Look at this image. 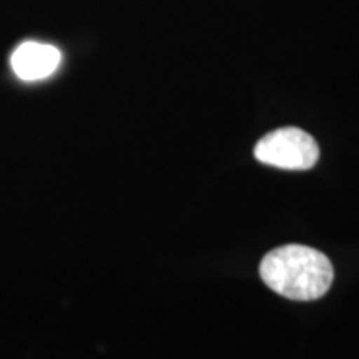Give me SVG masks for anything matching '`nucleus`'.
<instances>
[{
    "label": "nucleus",
    "instance_id": "2",
    "mask_svg": "<svg viewBox=\"0 0 359 359\" xmlns=\"http://www.w3.org/2000/svg\"><path fill=\"white\" fill-rule=\"evenodd\" d=\"M255 156L269 167L309 170L320 158V147L302 128L286 127L264 135L255 147Z\"/></svg>",
    "mask_w": 359,
    "mask_h": 359
},
{
    "label": "nucleus",
    "instance_id": "3",
    "mask_svg": "<svg viewBox=\"0 0 359 359\" xmlns=\"http://www.w3.org/2000/svg\"><path fill=\"white\" fill-rule=\"evenodd\" d=\"M62 53L57 47L40 42H24L12 53L13 74L24 82H37L53 75L60 65Z\"/></svg>",
    "mask_w": 359,
    "mask_h": 359
},
{
    "label": "nucleus",
    "instance_id": "1",
    "mask_svg": "<svg viewBox=\"0 0 359 359\" xmlns=\"http://www.w3.org/2000/svg\"><path fill=\"white\" fill-rule=\"evenodd\" d=\"M259 276L268 288L285 298L311 302L327 293L334 271L321 251L303 245H286L263 258Z\"/></svg>",
    "mask_w": 359,
    "mask_h": 359
}]
</instances>
